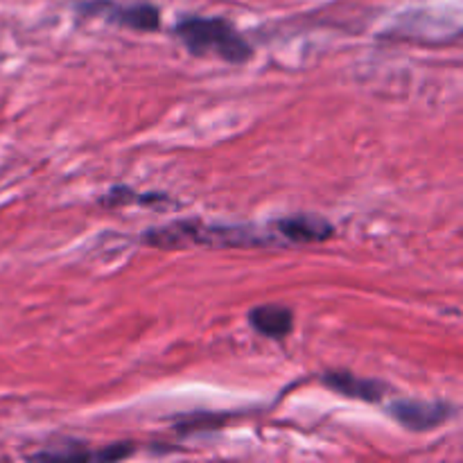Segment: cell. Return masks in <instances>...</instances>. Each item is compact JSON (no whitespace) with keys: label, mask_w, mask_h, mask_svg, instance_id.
I'll return each instance as SVG.
<instances>
[{"label":"cell","mask_w":463,"mask_h":463,"mask_svg":"<svg viewBox=\"0 0 463 463\" xmlns=\"http://www.w3.org/2000/svg\"><path fill=\"white\" fill-rule=\"evenodd\" d=\"M274 231L289 244H319L335 235V226L317 215H289L274 224Z\"/></svg>","instance_id":"3957f363"},{"label":"cell","mask_w":463,"mask_h":463,"mask_svg":"<svg viewBox=\"0 0 463 463\" xmlns=\"http://www.w3.org/2000/svg\"><path fill=\"white\" fill-rule=\"evenodd\" d=\"M93 7L99 9V14L111 18L113 23L122 27H131L138 32H154L161 25V14L152 5H131V7H116L109 3H95Z\"/></svg>","instance_id":"8992f818"},{"label":"cell","mask_w":463,"mask_h":463,"mask_svg":"<svg viewBox=\"0 0 463 463\" xmlns=\"http://www.w3.org/2000/svg\"><path fill=\"white\" fill-rule=\"evenodd\" d=\"M321 383L328 389H333L335 393H342L346 398H355V401H366V402H378L383 401L384 393L389 392V387L380 380L371 378H360V375H353L348 371H330L321 378Z\"/></svg>","instance_id":"277c9868"},{"label":"cell","mask_w":463,"mask_h":463,"mask_svg":"<svg viewBox=\"0 0 463 463\" xmlns=\"http://www.w3.org/2000/svg\"><path fill=\"white\" fill-rule=\"evenodd\" d=\"M134 455V446L131 443H113V446H107L104 450L95 452L93 459L98 461H118L127 459V457Z\"/></svg>","instance_id":"52a82bcc"},{"label":"cell","mask_w":463,"mask_h":463,"mask_svg":"<svg viewBox=\"0 0 463 463\" xmlns=\"http://www.w3.org/2000/svg\"><path fill=\"white\" fill-rule=\"evenodd\" d=\"M389 414L411 432H428L437 430L452 416V407L443 402H425V401H398L389 405Z\"/></svg>","instance_id":"7a4b0ae2"},{"label":"cell","mask_w":463,"mask_h":463,"mask_svg":"<svg viewBox=\"0 0 463 463\" xmlns=\"http://www.w3.org/2000/svg\"><path fill=\"white\" fill-rule=\"evenodd\" d=\"M247 319L251 328L267 339H285L294 328L292 310L288 306H280V303L253 307Z\"/></svg>","instance_id":"5b68a950"},{"label":"cell","mask_w":463,"mask_h":463,"mask_svg":"<svg viewBox=\"0 0 463 463\" xmlns=\"http://www.w3.org/2000/svg\"><path fill=\"white\" fill-rule=\"evenodd\" d=\"M175 34L197 57H217L229 63H247L253 57L249 41L224 18L190 16L176 23Z\"/></svg>","instance_id":"6da1fadb"}]
</instances>
